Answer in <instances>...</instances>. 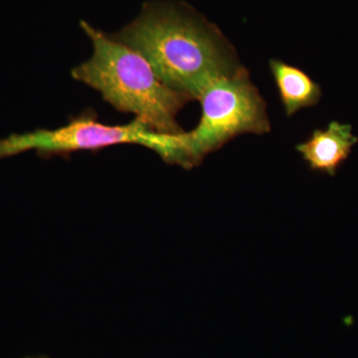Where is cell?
<instances>
[{
  "instance_id": "1",
  "label": "cell",
  "mask_w": 358,
  "mask_h": 358,
  "mask_svg": "<svg viewBox=\"0 0 358 358\" xmlns=\"http://www.w3.org/2000/svg\"><path fill=\"white\" fill-rule=\"evenodd\" d=\"M110 36L138 51L164 83L193 101L241 67L222 32L183 2H145L131 22Z\"/></svg>"
},
{
  "instance_id": "2",
  "label": "cell",
  "mask_w": 358,
  "mask_h": 358,
  "mask_svg": "<svg viewBox=\"0 0 358 358\" xmlns=\"http://www.w3.org/2000/svg\"><path fill=\"white\" fill-rule=\"evenodd\" d=\"M80 26L91 40L93 53L73 68V79L96 90L117 112L134 115L157 133H185L178 115L192 99L169 88L138 51L87 21Z\"/></svg>"
},
{
  "instance_id": "3",
  "label": "cell",
  "mask_w": 358,
  "mask_h": 358,
  "mask_svg": "<svg viewBox=\"0 0 358 358\" xmlns=\"http://www.w3.org/2000/svg\"><path fill=\"white\" fill-rule=\"evenodd\" d=\"M181 134L157 133L138 119L124 124H103L96 112L86 110L60 128L36 129L0 138V160L30 150L42 159H50L86 150L96 152L113 145H138L154 150L166 164L182 167Z\"/></svg>"
},
{
  "instance_id": "4",
  "label": "cell",
  "mask_w": 358,
  "mask_h": 358,
  "mask_svg": "<svg viewBox=\"0 0 358 358\" xmlns=\"http://www.w3.org/2000/svg\"><path fill=\"white\" fill-rule=\"evenodd\" d=\"M199 101L201 119L182 134L185 169L199 166L207 155L238 136L271 131L267 105L243 66L209 85Z\"/></svg>"
},
{
  "instance_id": "5",
  "label": "cell",
  "mask_w": 358,
  "mask_h": 358,
  "mask_svg": "<svg viewBox=\"0 0 358 358\" xmlns=\"http://www.w3.org/2000/svg\"><path fill=\"white\" fill-rule=\"evenodd\" d=\"M357 143L350 124L334 121L327 129H315L296 148L312 171L334 176Z\"/></svg>"
},
{
  "instance_id": "6",
  "label": "cell",
  "mask_w": 358,
  "mask_h": 358,
  "mask_svg": "<svg viewBox=\"0 0 358 358\" xmlns=\"http://www.w3.org/2000/svg\"><path fill=\"white\" fill-rule=\"evenodd\" d=\"M270 70L288 117L319 103L322 88L305 71L275 59L270 61Z\"/></svg>"
},
{
  "instance_id": "7",
  "label": "cell",
  "mask_w": 358,
  "mask_h": 358,
  "mask_svg": "<svg viewBox=\"0 0 358 358\" xmlns=\"http://www.w3.org/2000/svg\"><path fill=\"white\" fill-rule=\"evenodd\" d=\"M24 358H49V357H43V355H40V357H24Z\"/></svg>"
}]
</instances>
